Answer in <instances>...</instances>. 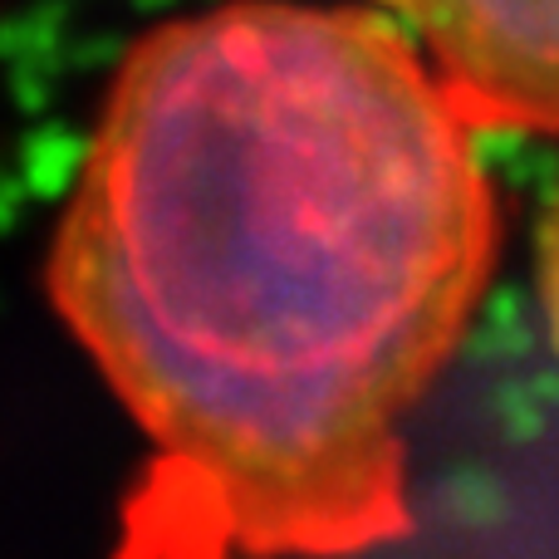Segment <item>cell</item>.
I'll return each mask as SVG.
<instances>
[{
	"instance_id": "2",
	"label": "cell",
	"mask_w": 559,
	"mask_h": 559,
	"mask_svg": "<svg viewBox=\"0 0 559 559\" xmlns=\"http://www.w3.org/2000/svg\"><path fill=\"white\" fill-rule=\"evenodd\" d=\"M427 55L486 138L559 143V0H364Z\"/></svg>"
},
{
	"instance_id": "3",
	"label": "cell",
	"mask_w": 559,
	"mask_h": 559,
	"mask_svg": "<svg viewBox=\"0 0 559 559\" xmlns=\"http://www.w3.org/2000/svg\"><path fill=\"white\" fill-rule=\"evenodd\" d=\"M535 305H540L545 338L559 354V182L535 226Z\"/></svg>"
},
{
	"instance_id": "1",
	"label": "cell",
	"mask_w": 559,
	"mask_h": 559,
	"mask_svg": "<svg viewBox=\"0 0 559 559\" xmlns=\"http://www.w3.org/2000/svg\"><path fill=\"white\" fill-rule=\"evenodd\" d=\"M486 133L348 0H212L128 39L49 231L64 334L133 423L118 555H368L501 261Z\"/></svg>"
}]
</instances>
